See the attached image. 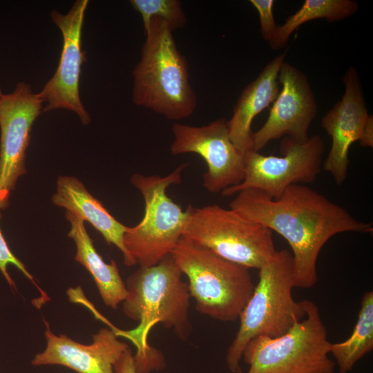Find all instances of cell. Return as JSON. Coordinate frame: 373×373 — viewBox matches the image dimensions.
I'll return each mask as SVG.
<instances>
[{
	"mask_svg": "<svg viewBox=\"0 0 373 373\" xmlns=\"http://www.w3.org/2000/svg\"><path fill=\"white\" fill-rule=\"evenodd\" d=\"M285 55L284 52L272 59L243 89L233 107L231 117L227 120L230 138L243 153L252 150L254 119L274 102L279 93L278 76Z\"/></svg>",
	"mask_w": 373,
	"mask_h": 373,
	"instance_id": "cell-16",
	"label": "cell"
},
{
	"mask_svg": "<svg viewBox=\"0 0 373 373\" xmlns=\"http://www.w3.org/2000/svg\"><path fill=\"white\" fill-rule=\"evenodd\" d=\"M249 2L258 11L262 37L265 41L269 42L278 26L273 13L275 1L274 0H250Z\"/></svg>",
	"mask_w": 373,
	"mask_h": 373,
	"instance_id": "cell-23",
	"label": "cell"
},
{
	"mask_svg": "<svg viewBox=\"0 0 373 373\" xmlns=\"http://www.w3.org/2000/svg\"><path fill=\"white\" fill-rule=\"evenodd\" d=\"M44 321L46 346L31 361L34 366L61 365L77 373H115V363L129 348L118 339L117 328L100 329L93 336V342L84 345L66 334H55L49 323Z\"/></svg>",
	"mask_w": 373,
	"mask_h": 373,
	"instance_id": "cell-15",
	"label": "cell"
},
{
	"mask_svg": "<svg viewBox=\"0 0 373 373\" xmlns=\"http://www.w3.org/2000/svg\"><path fill=\"white\" fill-rule=\"evenodd\" d=\"M358 8V3L354 0H305L283 24L278 25L268 42L269 46L272 50H280L287 45L291 34L303 23L321 19L329 22L341 21L354 15Z\"/></svg>",
	"mask_w": 373,
	"mask_h": 373,
	"instance_id": "cell-19",
	"label": "cell"
},
{
	"mask_svg": "<svg viewBox=\"0 0 373 373\" xmlns=\"http://www.w3.org/2000/svg\"><path fill=\"white\" fill-rule=\"evenodd\" d=\"M281 88L272 103L266 122L252 135V150L260 151L270 141L286 135L306 142L308 130L317 113V103L307 76L289 63L280 66Z\"/></svg>",
	"mask_w": 373,
	"mask_h": 373,
	"instance_id": "cell-14",
	"label": "cell"
},
{
	"mask_svg": "<svg viewBox=\"0 0 373 373\" xmlns=\"http://www.w3.org/2000/svg\"><path fill=\"white\" fill-rule=\"evenodd\" d=\"M66 218L70 223L68 236L74 240L77 247L75 260L90 274L104 303L116 309L127 294L126 284L116 262L114 260L110 263L104 261L95 249L83 220L68 211H66Z\"/></svg>",
	"mask_w": 373,
	"mask_h": 373,
	"instance_id": "cell-18",
	"label": "cell"
},
{
	"mask_svg": "<svg viewBox=\"0 0 373 373\" xmlns=\"http://www.w3.org/2000/svg\"><path fill=\"white\" fill-rule=\"evenodd\" d=\"M113 368L115 373H136L133 354L130 347L123 352Z\"/></svg>",
	"mask_w": 373,
	"mask_h": 373,
	"instance_id": "cell-24",
	"label": "cell"
},
{
	"mask_svg": "<svg viewBox=\"0 0 373 373\" xmlns=\"http://www.w3.org/2000/svg\"><path fill=\"white\" fill-rule=\"evenodd\" d=\"M88 5V0H77L67 13L57 10L50 13L52 21L61 32L63 46L55 74L39 92L47 102L44 111L59 108L73 111L84 125L91 122L79 95L82 66L86 61V52L82 49V35Z\"/></svg>",
	"mask_w": 373,
	"mask_h": 373,
	"instance_id": "cell-13",
	"label": "cell"
},
{
	"mask_svg": "<svg viewBox=\"0 0 373 373\" xmlns=\"http://www.w3.org/2000/svg\"><path fill=\"white\" fill-rule=\"evenodd\" d=\"M281 156L265 155L248 150L244 153L245 177L242 182L221 192L224 197L245 189H258L273 199L278 198L291 184L314 182L321 169L324 142L313 135L304 142L285 137Z\"/></svg>",
	"mask_w": 373,
	"mask_h": 373,
	"instance_id": "cell-9",
	"label": "cell"
},
{
	"mask_svg": "<svg viewBox=\"0 0 373 373\" xmlns=\"http://www.w3.org/2000/svg\"><path fill=\"white\" fill-rule=\"evenodd\" d=\"M342 98L323 117L321 126L332 138V146L323 166L338 185L347 175L350 146L360 142L363 147H373V119L367 111L359 75L350 66L343 77Z\"/></svg>",
	"mask_w": 373,
	"mask_h": 373,
	"instance_id": "cell-12",
	"label": "cell"
},
{
	"mask_svg": "<svg viewBox=\"0 0 373 373\" xmlns=\"http://www.w3.org/2000/svg\"><path fill=\"white\" fill-rule=\"evenodd\" d=\"M188 209L182 236L227 260L259 269L277 251L270 229L231 209L218 204Z\"/></svg>",
	"mask_w": 373,
	"mask_h": 373,
	"instance_id": "cell-8",
	"label": "cell"
},
{
	"mask_svg": "<svg viewBox=\"0 0 373 373\" xmlns=\"http://www.w3.org/2000/svg\"><path fill=\"white\" fill-rule=\"evenodd\" d=\"M188 163L180 164L169 175L135 173L131 182L144 200V215L135 226L127 228L124 245L140 267L155 265L171 254L183 235L189 211H183L166 194L171 184L182 182V172Z\"/></svg>",
	"mask_w": 373,
	"mask_h": 373,
	"instance_id": "cell-7",
	"label": "cell"
},
{
	"mask_svg": "<svg viewBox=\"0 0 373 373\" xmlns=\"http://www.w3.org/2000/svg\"><path fill=\"white\" fill-rule=\"evenodd\" d=\"M245 218L283 236L292 253L294 287H312L317 282L316 263L327 242L344 232L370 233V222L353 217L345 208L313 189L294 184L277 199L258 189H245L229 203Z\"/></svg>",
	"mask_w": 373,
	"mask_h": 373,
	"instance_id": "cell-1",
	"label": "cell"
},
{
	"mask_svg": "<svg viewBox=\"0 0 373 373\" xmlns=\"http://www.w3.org/2000/svg\"><path fill=\"white\" fill-rule=\"evenodd\" d=\"M169 254L155 265L142 267L126 283L127 294L122 302L124 314L138 322L131 330H116L118 336L130 340L136 347L133 355L136 373H150L164 367V358L148 341L151 329L161 323L186 341L191 332L189 318L188 284Z\"/></svg>",
	"mask_w": 373,
	"mask_h": 373,
	"instance_id": "cell-2",
	"label": "cell"
},
{
	"mask_svg": "<svg viewBox=\"0 0 373 373\" xmlns=\"http://www.w3.org/2000/svg\"><path fill=\"white\" fill-rule=\"evenodd\" d=\"M12 265L15 266L32 284L37 287L41 294L43 303L46 302L49 298L44 291L38 286L35 282L34 277L28 271L25 265L15 256L10 250L2 232L0 229V271L9 285L10 287L14 291L17 290V286L14 280L10 276L8 271V266Z\"/></svg>",
	"mask_w": 373,
	"mask_h": 373,
	"instance_id": "cell-22",
	"label": "cell"
},
{
	"mask_svg": "<svg viewBox=\"0 0 373 373\" xmlns=\"http://www.w3.org/2000/svg\"><path fill=\"white\" fill-rule=\"evenodd\" d=\"M1 93H2V91H1V88H0V95H1Z\"/></svg>",
	"mask_w": 373,
	"mask_h": 373,
	"instance_id": "cell-25",
	"label": "cell"
},
{
	"mask_svg": "<svg viewBox=\"0 0 373 373\" xmlns=\"http://www.w3.org/2000/svg\"><path fill=\"white\" fill-rule=\"evenodd\" d=\"M171 254L188 278L189 294L197 311L224 322L239 318L255 287L249 268L183 236Z\"/></svg>",
	"mask_w": 373,
	"mask_h": 373,
	"instance_id": "cell-5",
	"label": "cell"
},
{
	"mask_svg": "<svg viewBox=\"0 0 373 373\" xmlns=\"http://www.w3.org/2000/svg\"><path fill=\"white\" fill-rule=\"evenodd\" d=\"M44 100L23 82L10 93L0 95V209L9 204L18 179L26 173V153L32 125Z\"/></svg>",
	"mask_w": 373,
	"mask_h": 373,
	"instance_id": "cell-10",
	"label": "cell"
},
{
	"mask_svg": "<svg viewBox=\"0 0 373 373\" xmlns=\"http://www.w3.org/2000/svg\"><path fill=\"white\" fill-rule=\"evenodd\" d=\"M373 349V292L364 293L356 323L348 338L331 343L339 373H348L355 363Z\"/></svg>",
	"mask_w": 373,
	"mask_h": 373,
	"instance_id": "cell-20",
	"label": "cell"
},
{
	"mask_svg": "<svg viewBox=\"0 0 373 373\" xmlns=\"http://www.w3.org/2000/svg\"><path fill=\"white\" fill-rule=\"evenodd\" d=\"M146 39L133 70V102L169 120L191 116L197 95L189 82L186 57L164 20L153 17L144 27Z\"/></svg>",
	"mask_w": 373,
	"mask_h": 373,
	"instance_id": "cell-3",
	"label": "cell"
},
{
	"mask_svg": "<svg viewBox=\"0 0 373 373\" xmlns=\"http://www.w3.org/2000/svg\"><path fill=\"white\" fill-rule=\"evenodd\" d=\"M130 3L142 18L144 27L153 17L166 21L173 32L186 23V17L178 0H131Z\"/></svg>",
	"mask_w": 373,
	"mask_h": 373,
	"instance_id": "cell-21",
	"label": "cell"
},
{
	"mask_svg": "<svg viewBox=\"0 0 373 373\" xmlns=\"http://www.w3.org/2000/svg\"><path fill=\"white\" fill-rule=\"evenodd\" d=\"M258 270V283L240 313L238 330L227 352L226 363L232 373H242V354L250 340L280 336L306 314L305 300L296 302L292 296L291 252L276 251Z\"/></svg>",
	"mask_w": 373,
	"mask_h": 373,
	"instance_id": "cell-4",
	"label": "cell"
},
{
	"mask_svg": "<svg viewBox=\"0 0 373 373\" xmlns=\"http://www.w3.org/2000/svg\"><path fill=\"white\" fill-rule=\"evenodd\" d=\"M52 202L91 224L108 245H114L121 251L126 265L137 264L124 242V236L128 227L116 220L77 178L59 176Z\"/></svg>",
	"mask_w": 373,
	"mask_h": 373,
	"instance_id": "cell-17",
	"label": "cell"
},
{
	"mask_svg": "<svg viewBox=\"0 0 373 373\" xmlns=\"http://www.w3.org/2000/svg\"><path fill=\"white\" fill-rule=\"evenodd\" d=\"M305 316L284 334L256 336L245 347L247 373H334L331 343L316 305L305 300Z\"/></svg>",
	"mask_w": 373,
	"mask_h": 373,
	"instance_id": "cell-6",
	"label": "cell"
},
{
	"mask_svg": "<svg viewBox=\"0 0 373 373\" xmlns=\"http://www.w3.org/2000/svg\"><path fill=\"white\" fill-rule=\"evenodd\" d=\"M173 155L196 153L205 161L207 171L203 185L211 193H218L240 184L245 177L244 153L232 142L227 120L218 118L201 126L175 123Z\"/></svg>",
	"mask_w": 373,
	"mask_h": 373,
	"instance_id": "cell-11",
	"label": "cell"
}]
</instances>
